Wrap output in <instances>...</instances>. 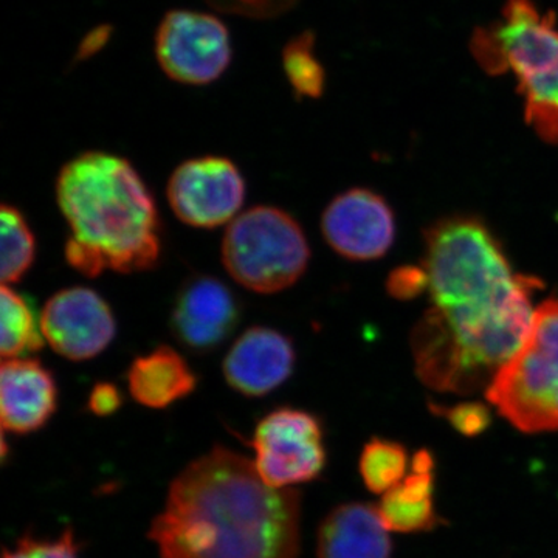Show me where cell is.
Wrapping results in <instances>:
<instances>
[{
	"instance_id": "cell-1",
	"label": "cell",
	"mask_w": 558,
	"mask_h": 558,
	"mask_svg": "<svg viewBox=\"0 0 558 558\" xmlns=\"http://www.w3.org/2000/svg\"><path fill=\"white\" fill-rule=\"evenodd\" d=\"M301 498L215 447L172 481L149 529L161 558H299Z\"/></svg>"
},
{
	"instance_id": "cell-2",
	"label": "cell",
	"mask_w": 558,
	"mask_h": 558,
	"mask_svg": "<svg viewBox=\"0 0 558 558\" xmlns=\"http://www.w3.org/2000/svg\"><path fill=\"white\" fill-rule=\"evenodd\" d=\"M57 201L72 231L65 259L80 274H135L159 263V211L130 160L98 150L81 154L62 167Z\"/></svg>"
},
{
	"instance_id": "cell-3",
	"label": "cell",
	"mask_w": 558,
	"mask_h": 558,
	"mask_svg": "<svg viewBox=\"0 0 558 558\" xmlns=\"http://www.w3.org/2000/svg\"><path fill=\"white\" fill-rule=\"evenodd\" d=\"M432 311L458 340H469L534 311L537 278L513 274L486 223L451 216L425 231L422 263Z\"/></svg>"
},
{
	"instance_id": "cell-4",
	"label": "cell",
	"mask_w": 558,
	"mask_h": 558,
	"mask_svg": "<svg viewBox=\"0 0 558 558\" xmlns=\"http://www.w3.org/2000/svg\"><path fill=\"white\" fill-rule=\"evenodd\" d=\"M486 396L520 432H558V299L535 310L526 340L498 371Z\"/></svg>"
},
{
	"instance_id": "cell-5",
	"label": "cell",
	"mask_w": 558,
	"mask_h": 558,
	"mask_svg": "<svg viewBox=\"0 0 558 558\" xmlns=\"http://www.w3.org/2000/svg\"><path fill=\"white\" fill-rule=\"evenodd\" d=\"M306 234L289 213L259 205L231 220L222 241V263L242 288L277 293L295 284L307 266Z\"/></svg>"
},
{
	"instance_id": "cell-6",
	"label": "cell",
	"mask_w": 558,
	"mask_h": 558,
	"mask_svg": "<svg viewBox=\"0 0 558 558\" xmlns=\"http://www.w3.org/2000/svg\"><path fill=\"white\" fill-rule=\"evenodd\" d=\"M252 446L256 472L274 488L310 483L325 469L322 424L307 411H271L256 425Z\"/></svg>"
},
{
	"instance_id": "cell-7",
	"label": "cell",
	"mask_w": 558,
	"mask_h": 558,
	"mask_svg": "<svg viewBox=\"0 0 558 558\" xmlns=\"http://www.w3.org/2000/svg\"><path fill=\"white\" fill-rule=\"evenodd\" d=\"M156 57L168 78L189 86H205L218 80L230 65V33L211 14L170 11L157 28Z\"/></svg>"
},
{
	"instance_id": "cell-8",
	"label": "cell",
	"mask_w": 558,
	"mask_h": 558,
	"mask_svg": "<svg viewBox=\"0 0 558 558\" xmlns=\"http://www.w3.org/2000/svg\"><path fill=\"white\" fill-rule=\"evenodd\" d=\"M167 196L172 211L183 223L216 229L236 218L244 204L245 183L230 159L199 157L175 168Z\"/></svg>"
},
{
	"instance_id": "cell-9",
	"label": "cell",
	"mask_w": 558,
	"mask_h": 558,
	"mask_svg": "<svg viewBox=\"0 0 558 558\" xmlns=\"http://www.w3.org/2000/svg\"><path fill=\"white\" fill-rule=\"evenodd\" d=\"M39 323L44 340L72 362L97 357L112 343L117 332L109 304L86 288L54 293L44 306Z\"/></svg>"
},
{
	"instance_id": "cell-10",
	"label": "cell",
	"mask_w": 558,
	"mask_h": 558,
	"mask_svg": "<svg viewBox=\"0 0 558 558\" xmlns=\"http://www.w3.org/2000/svg\"><path fill=\"white\" fill-rule=\"evenodd\" d=\"M322 231L330 248L343 258L379 259L395 244V213L374 191L348 190L326 207Z\"/></svg>"
},
{
	"instance_id": "cell-11",
	"label": "cell",
	"mask_w": 558,
	"mask_h": 558,
	"mask_svg": "<svg viewBox=\"0 0 558 558\" xmlns=\"http://www.w3.org/2000/svg\"><path fill=\"white\" fill-rule=\"evenodd\" d=\"M240 315L236 296L222 281L196 275L179 290L172 307L171 328L183 347L202 354L229 339Z\"/></svg>"
},
{
	"instance_id": "cell-12",
	"label": "cell",
	"mask_w": 558,
	"mask_h": 558,
	"mask_svg": "<svg viewBox=\"0 0 558 558\" xmlns=\"http://www.w3.org/2000/svg\"><path fill=\"white\" fill-rule=\"evenodd\" d=\"M505 21L492 28L506 72L519 83L558 65V25L554 14H542L532 0H508Z\"/></svg>"
},
{
	"instance_id": "cell-13",
	"label": "cell",
	"mask_w": 558,
	"mask_h": 558,
	"mask_svg": "<svg viewBox=\"0 0 558 558\" xmlns=\"http://www.w3.org/2000/svg\"><path fill=\"white\" fill-rule=\"evenodd\" d=\"M295 365L292 341L278 330L253 326L234 341L223 360V377L234 391L260 398L281 387Z\"/></svg>"
},
{
	"instance_id": "cell-14",
	"label": "cell",
	"mask_w": 558,
	"mask_h": 558,
	"mask_svg": "<svg viewBox=\"0 0 558 558\" xmlns=\"http://www.w3.org/2000/svg\"><path fill=\"white\" fill-rule=\"evenodd\" d=\"M53 374L39 360L3 359L0 366V418L16 435L40 429L57 411Z\"/></svg>"
},
{
	"instance_id": "cell-15",
	"label": "cell",
	"mask_w": 558,
	"mask_h": 558,
	"mask_svg": "<svg viewBox=\"0 0 558 558\" xmlns=\"http://www.w3.org/2000/svg\"><path fill=\"white\" fill-rule=\"evenodd\" d=\"M389 532L379 508L366 502L341 505L319 524L318 558H391Z\"/></svg>"
},
{
	"instance_id": "cell-16",
	"label": "cell",
	"mask_w": 558,
	"mask_h": 558,
	"mask_svg": "<svg viewBox=\"0 0 558 558\" xmlns=\"http://www.w3.org/2000/svg\"><path fill=\"white\" fill-rule=\"evenodd\" d=\"M197 379L186 360L170 347L140 355L128 369V387L134 400L146 409L161 410L185 399Z\"/></svg>"
},
{
	"instance_id": "cell-17",
	"label": "cell",
	"mask_w": 558,
	"mask_h": 558,
	"mask_svg": "<svg viewBox=\"0 0 558 558\" xmlns=\"http://www.w3.org/2000/svg\"><path fill=\"white\" fill-rule=\"evenodd\" d=\"M435 473L413 472L387 492L381 498L379 512L389 531L417 534L435 529L440 523L436 513Z\"/></svg>"
},
{
	"instance_id": "cell-18",
	"label": "cell",
	"mask_w": 558,
	"mask_h": 558,
	"mask_svg": "<svg viewBox=\"0 0 558 558\" xmlns=\"http://www.w3.org/2000/svg\"><path fill=\"white\" fill-rule=\"evenodd\" d=\"M38 315L28 301L10 286L0 290V352L3 359H20L43 348Z\"/></svg>"
},
{
	"instance_id": "cell-19",
	"label": "cell",
	"mask_w": 558,
	"mask_h": 558,
	"mask_svg": "<svg viewBox=\"0 0 558 558\" xmlns=\"http://www.w3.org/2000/svg\"><path fill=\"white\" fill-rule=\"evenodd\" d=\"M409 451L395 440L373 438L360 454V475L373 494L385 495L407 478Z\"/></svg>"
},
{
	"instance_id": "cell-20",
	"label": "cell",
	"mask_w": 558,
	"mask_h": 558,
	"mask_svg": "<svg viewBox=\"0 0 558 558\" xmlns=\"http://www.w3.org/2000/svg\"><path fill=\"white\" fill-rule=\"evenodd\" d=\"M0 229H2V267L0 277L2 284H14L35 263V234L28 227L22 213L11 205L0 208Z\"/></svg>"
},
{
	"instance_id": "cell-21",
	"label": "cell",
	"mask_w": 558,
	"mask_h": 558,
	"mask_svg": "<svg viewBox=\"0 0 558 558\" xmlns=\"http://www.w3.org/2000/svg\"><path fill=\"white\" fill-rule=\"evenodd\" d=\"M282 65L286 76L299 100L322 97L326 86L325 69L315 57V36L304 32L292 40L282 51Z\"/></svg>"
},
{
	"instance_id": "cell-22",
	"label": "cell",
	"mask_w": 558,
	"mask_h": 558,
	"mask_svg": "<svg viewBox=\"0 0 558 558\" xmlns=\"http://www.w3.org/2000/svg\"><path fill=\"white\" fill-rule=\"evenodd\" d=\"M433 413L446 418L459 435L475 438L483 435L492 424V414L486 405L480 402H462L457 405H432Z\"/></svg>"
},
{
	"instance_id": "cell-23",
	"label": "cell",
	"mask_w": 558,
	"mask_h": 558,
	"mask_svg": "<svg viewBox=\"0 0 558 558\" xmlns=\"http://www.w3.org/2000/svg\"><path fill=\"white\" fill-rule=\"evenodd\" d=\"M3 558H80L75 535L68 529L57 539L22 537L16 548L3 550Z\"/></svg>"
},
{
	"instance_id": "cell-24",
	"label": "cell",
	"mask_w": 558,
	"mask_h": 558,
	"mask_svg": "<svg viewBox=\"0 0 558 558\" xmlns=\"http://www.w3.org/2000/svg\"><path fill=\"white\" fill-rule=\"evenodd\" d=\"M213 9L252 20H271L288 13L299 0H207Z\"/></svg>"
},
{
	"instance_id": "cell-25",
	"label": "cell",
	"mask_w": 558,
	"mask_h": 558,
	"mask_svg": "<svg viewBox=\"0 0 558 558\" xmlns=\"http://www.w3.org/2000/svg\"><path fill=\"white\" fill-rule=\"evenodd\" d=\"M387 286L395 299L413 300L428 289V278L424 267L405 266L389 275Z\"/></svg>"
},
{
	"instance_id": "cell-26",
	"label": "cell",
	"mask_w": 558,
	"mask_h": 558,
	"mask_svg": "<svg viewBox=\"0 0 558 558\" xmlns=\"http://www.w3.org/2000/svg\"><path fill=\"white\" fill-rule=\"evenodd\" d=\"M121 402H123V399H121L119 388L109 384V381H100L90 391L87 409L95 416H110L120 409Z\"/></svg>"
},
{
	"instance_id": "cell-27",
	"label": "cell",
	"mask_w": 558,
	"mask_h": 558,
	"mask_svg": "<svg viewBox=\"0 0 558 558\" xmlns=\"http://www.w3.org/2000/svg\"><path fill=\"white\" fill-rule=\"evenodd\" d=\"M110 35H112V27L110 25H100V27L94 28L86 38L81 40L75 61H86L94 57V54H97L108 44Z\"/></svg>"
}]
</instances>
